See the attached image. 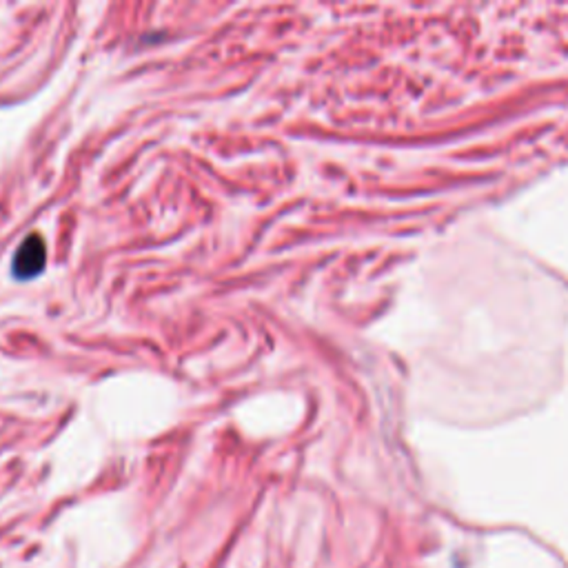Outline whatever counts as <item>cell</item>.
Wrapping results in <instances>:
<instances>
[{
  "instance_id": "cell-1",
  "label": "cell",
  "mask_w": 568,
  "mask_h": 568,
  "mask_svg": "<svg viewBox=\"0 0 568 568\" xmlns=\"http://www.w3.org/2000/svg\"><path fill=\"white\" fill-rule=\"evenodd\" d=\"M45 263H47L45 240L38 233H32L18 244L12 260V271L18 280H34L43 274Z\"/></svg>"
}]
</instances>
